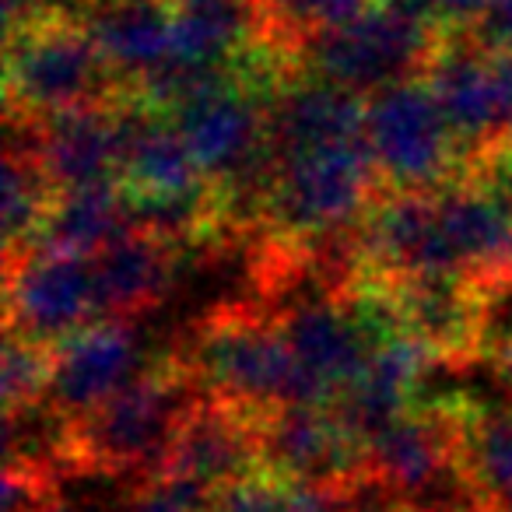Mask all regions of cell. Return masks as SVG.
Returning <instances> with one entry per match:
<instances>
[{
    "label": "cell",
    "instance_id": "obj_1",
    "mask_svg": "<svg viewBox=\"0 0 512 512\" xmlns=\"http://www.w3.org/2000/svg\"><path fill=\"white\" fill-rule=\"evenodd\" d=\"M200 397L204 390L176 351L144 365L92 411L64 418V470L148 481L162 470L179 425Z\"/></svg>",
    "mask_w": 512,
    "mask_h": 512
},
{
    "label": "cell",
    "instance_id": "obj_2",
    "mask_svg": "<svg viewBox=\"0 0 512 512\" xmlns=\"http://www.w3.org/2000/svg\"><path fill=\"white\" fill-rule=\"evenodd\" d=\"M176 355L207 397L274 411L285 404H334L295 358L278 316L260 299L225 302L190 323Z\"/></svg>",
    "mask_w": 512,
    "mask_h": 512
},
{
    "label": "cell",
    "instance_id": "obj_3",
    "mask_svg": "<svg viewBox=\"0 0 512 512\" xmlns=\"http://www.w3.org/2000/svg\"><path fill=\"white\" fill-rule=\"evenodd\" d=\"M379 197L383 183L365 137L285 151L274 165L271 193L253 242L292 253L341 242L358 232Z\"/></svg>",
    "mask_w": 512,
    "mask_h": 512
},
{
    "label": "cell",
    "instance_id": "obj_4",
    "mask_svg": "<svg viewBox=\"0 0 512 512\" xmlns=\"http://www.w3.org/2000/svg\"><path fill=\"white\" fill-rule=\"evenodd\" d=\"M123 92L127 88L109 71L92 29L67 0L43 4L22 22L8 25V50H4L8 116L46 120L53 113L116 99Z\"/></svg>",
    "mask_w": 512,
    "mask_h": 512
},
{
    "label": "cell",
    "instance_id": "obj_5",
    "mask_svg": "<svg viewBox=\"0 0 512 512\" xmlns=\"http://www.w3.org/2000/svg\"><path fill=\"white\" fill-rule=\"evenodd\" d=\"M442 39L446 29L418 0H372L355 18L316 36L302 53V67L358 95H372L393 81L425 74Z\"/></svg>",
    "mask_w": 512,
    "mask_h": 512
},
{
    "label": "cell",
    "instance_id": "obj_6",
    "mask_svg": "<svg viewBox=\"0 0 512 512\" xmlns=\"http://www.w3.org/2000/svg\"><path fill=\"white\" fill-rule=\"evenodd\" d=\"M365 144L383 193L442 190L463 172L456 137L425 74L365 95Z\"/></svg>",
    "mask_w": 512,
    "mask_h": 512
},
{
    "label": "cell",
    "instance_id": "obj_7",
    "mask_svg": "<svg viewBox=\"0 0 512 512\" xmlns=\"http://www.w3.org/2000/svg\"><path fill=\"white\" fill-rule=\"evenodd\" d=\"M264 470L316 491L372 481L369 442L334 404H285L264 414Z\"/></svg>",
    "mask_w": 512,
    "mask_h": 512
},
{
    "label": "cell",
    "instance_id": "obj_8",
    "mask_svg": "<svg viewBox=\"0 0 512 512\" xmlns=\"http://www.w3.org/2000/svg\"><path fill=\"white\" fill-rule=\"evenodd\" d=\"M390 292L400 330L428 351L435 365L463 369L491 355L495 299L456 274H407L379 281Z\"/></svg>",
    "mask_w": 512,
    "mask_h": 512
},
{
    "label": "cell",
    "instance_id": "obj_9",
    "mask_svg": "<svg viewBox=\"0 0 512 512\" xmlns=\"http://www.w3.org/2000/svg\"><path fill=\"white\" fill-rule=\"evenodd\" d=\"M425 78L456 137L463 172L509 148L512 141L505 130V99L495 53L484 50L470 32H446L432 64L425 67Z\"/></svg>",
    "mask_w": 512,
    "mask_h": 512
},
{
    "label": "cell",
    "instance_id": "obj_10",
    "mask_svg": "<svg viewBox=\"0 0 512 512\" xmlns=\"http://www.w3.org/2000/svg\"><path fill=\"white\" fill-rule=\"evenodd\" d=\"M99 320L88 256L22 253L4 260V323L32 341L60 344Z\"/></svg>",
    "mask_w": 512,
    "mask_h": 512
},
{
    "label": "cell",
    "instance_id": "obj_11",
    "mask_svg": "<svg viewBox=\"0 0 512 512\" xmlns=\"http://www.w3.org/2000/svg\"><path fill=\"white\" fill-rule=\"evenodd\" d=\"M256 470H264V414L204 393L179 425L158 474L221 491Z\"/></svg>",
    "mask_w": 512,
    "mask_h": 512
},
{
    "label": "cell",
    "instance_id": "obj_12",
    "mask_svg": "<svg viewBox=\"0 0 512 512\" xmlns=\"http://www.w3.org/2000/svg\"><path fill=\"white\" fill-rule=\"evenodd\" d=\"M32 148L57 190L120 183L123 172V95L88 102L46 120H29Z\"/></svg>",
    "mask_w": 512,
    "mask_h": 512
},
{
    "label": "cell",
    "instance_id": "obj_13",
    "mask_svg": "<svg viewBox=\"0 0 512 512\" xmlns=\"http://www.w3.org/2000/svg\"><path fill=\"white\" fill-rule=\"evenodd\" d=\"M137 323L92 320L53 348V379L46 407L60 418H78L141 372Z\"/></svg>",
    "mask_w": 512,
    "mask_h": 512
},
{
    "label": "cell",
    "instance_id": "obj_14",
    "mask_svg": "<svg viewBox=\"0 0 512 512\" xmlns=\"http://www.w3.org/2000/svg\"><path fill=\"white\" fill-rule=\"evenodd\" d=\"M186 249L151 228H130L92 260L95 302L99 320H130L137 323L144 313L158 309L172 292L179 274V256Z\"/></svg>",
    "mask_w": 512,
    "mask_h": 512
},
{
    "label": "cell",
    "instance_id": "obj_15",
    "mask_svg": "<svg viewBox=\"0 0 512 512\" xmlns=\"http://www.w3.org/2000/svg\"><path fill=\"white\" fill-rule=\"evenodd\" d=\"M355 137H365V95L334 85L306 67L274 92L271 141L278 155Z\"/></svg>",
    "mask_w": 512,
    "mask_h": 512
},
{
    "label": "cell",
    "instance_id": "obj_16",
    "mask_svg": "<svg viewBox=\"0 0 512 512\" xmlns=\"http://www.w3.org/2000/svg\"><path fill=\"white\" fill-rule=\"evenodd\" d=\"M428 365L435 362L414 337H390L372 351L358 376L337 393V414L369 442L379 428H386L407 407L418 404V386Z\"/></svg>",
    "mask_w": 512,
    "mask_h": 512
},
{
    "label": "cell",
    "instance_id": "obj_17",
    "mask_svg": "<svg viewBox=\"0 0 512 512\" xmlns=\"http://www.w3.org/2000/svg\"><path fill=\"white\" fill-rule=\"evenodd\" d=\"M130 228H134V214L120 183L64 190L25 253L95 256Z\"/></svg>",
    "mask_w": 512,
    "mask_h": 512
},
{
    "label": "cell",
    "instance_id": "obj_18",
    "mask_svg": "<svg viewBox=\"0 0 512 512\" xmlns=\"http://www.w3.org/2000/svg\"><path fill=\"white\" fill-rule=\"evenodd\" d=\"M60 190L32 148L29 120L8 116V155H4V260L29 249L43 221L50 218Z\"/></svg>",
    "mask_w": 512,
    "mask_h": 512
},
{
    "label": "cell",
    "instance_id": "obj_19",
    "mask_svg": "<svg viewBox=\"0 0 512 512\" xmlns=\"http://www.w3.org/2000/svg\"><path fill=\"white\" fill-rule=\"evenodd\" d=\"M372 0H256L264 18V39L302 67V53L316 36L337 29L369 8Z\"/></svg>",
    "mask_w": 512,
    "mask_h": 512
},
{
    "label": "cell",
    "instance_id": "obj_20",
    "mask_svg": "<svg viewBox=\"0 0 512 512\" xmlns=\"http://www.w3.org/2000/svg\"><path fill=\"white\" fill-rule=\"evenodd\" d=\"M467 460L495 509L512 505V411H481L467 400Z\"/></svg>",
    "mask_w": 512,
    "mask_h": 512
},
{
    "label": "cell",
    "instance_id": "obj_21",
    "mask_svg": "<svg viewBox=\"0 0 512 512\" xmlns=\"http://www.w3.org/2000/svg\"><path fill=\"white\" fill-rule=\"evenodd\" d=\"M53 348L57 344L32 341L25 334L8 330V341H4V414L29 411V407L46 404V393H50L53 379Z\"/></svg>",
    "mask_w": 512,
    "mask_h": 512
},
{
    "label": "cell",
    "instance_id": "obj_22",
    "mask_svg": "<svg viewBox=\"0 0 512 512\" xmlns=\"http://www.w3.org/2000/svg\"><path fill=\"white\" fill-rule=\"evenodd\" d=\"M57 463L8 456L4 463V512H57L60 505Z\"/></svg>",
    "mask_w": 512,
    "mask_h": 512
},
{
    "label": "cell",
    "instance_id": "obj_23",
    "mask_svg": "<svg viewBox=\"0 0 512 512\" xmlns=\"http://www.w3.org/2000/svg\"><path fill=\"white\" fill-rule=\"evenodd\" d=\"M302 488L271 470H256L228 488L214 491V512H299Z\"/></svg>",
    "mask_w": 512,
    "mask_h": 512
},
{
    "label": "cell",
    "instance_id": "obj_24",
    "mask_svg": "<svg viewBox=\"0 0 512 512\" xmlns=\"http://www.w3.org/2000/svg\"><path fill=\"white\" fill-rule=\"evenodd\" d=\"M470 36L488 53H512V0H488L481 22L470 29Z\"/></svg>",
    "mask_w": 512,
    "mask_h": 512
},
{
    "label": "cell",
    "instance_id": "obj_25",
    "mask_svg": "<svg viewBox=\"0 0 512 512\" xmlns=\"http://www.w3.org/2000/svg\"><path fill=\"white\" fill-rule=\"evenodd\" d=\"M446 32H470L481 22L488 0H418Z\"/></svg>",
    "mask_w": 512,
    "mask_h": 512
},
{
    "label": "cell",
    "instance_id": "obj_26",
    "mask_svg": "<svg viewBox=\"0 0 512 512\" xmlns=\"http://www.w3.org/2000/svg\"><path fill=\"white\" fill-rule=\"evenodd\" d=\"M491 365H495V376H498V383L505 386V393L512 397V334L509 337H502V341H495L491 344Z\"/></svg>",
    "mask_w": 512,
    "mask_h": 512
},
{
    "label": "cell",
    "instance_id": "obj_27",
    "mask_svg": "<svg viewBox=\"0 0 512 512\" xmlns=\"http://www.w3.org/2000/svg\"><path fill=\"white\" fill-rule=\"evenodd\" d=\"M43 4H53V0H4V18H8V25H15V22H22L25 15L39 11Z\"/></svg>",
    "mask_w": 512,
    "mask_h": 512
},
{
    "label": "cell",
    "instance_id": "obj_28",
    "mask_svg": "<svg viewBox=\"0 0 512 512\" xmlns=\"http://www.w3.org/2000/svg\"><path fill=\"white\" fill-rule=\"evenodd\" d=\"M57 512H85V509H67V505H60V509Z\"/></svg>",
    "mask_w": 512,
    "mask_h": 512
},
{
    "label": "cell",
    "instance_id": "obj_29",
    "mask_svg": "<svg viewBox=\"0 0 512 512\" xmlns=\"http://www.w3.org/2000/svg\"><path fill=\"white\" fill-rule=\"evenodd\" d=\"M498 512H512V505H505V509H498Z\"/></svg>",
    "mask_w": 512,
    "mask_h": 512
},
{
    "label": "cell",
    "instance_id": "obj_30",
    "mask_svg": "<svg viewBox=\"0 0 512 512\" xmlns=\"http://www.w3.org/2000/svg\"><path fill=\"white\" fill-rule=\"evenodd\" d=\"M491 512H498V509H491Z\"/></svg>",
    "mask_w": 512,
    "mask_h": 512
}]
</instances>
